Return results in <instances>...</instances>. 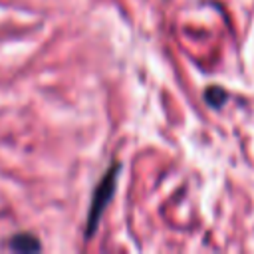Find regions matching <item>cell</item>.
Instances as JSON below:
<instances>
[{
  "instance_id": "6da1fadb",
  "label": "cell",
  "mask_w": 254,
  "mask_h": 254,
  "mask_svg": "<svg viewBox=\"0 0 254 254\" xmlns=\"http://www.w3.org/2000/svg\"><path fill=\"white\" fill-rule=\"evenodd\" d=\"M117 173H119V165L115 163L111 169H107V173L103 175V179L97 183L95 190H93V196H91V204H89V214H87V228H85V236L89 238L97 224H99V218L107 206V202L111 200L113 196V190H115V183H117Z\"/></svg>"
},
{
  "instance_id": "7a4b0ae2",
  "label": "cell",
  "mask_w": 254,
  "mask_h": 254,
  "mask_svg": "<svg viewBox=\"0 0 254 254\" xmlns=\"http://www.w3.org/2000/svg\"><path fill=\"white\" fill-rule=\"evenodd\" d=\"M8 246L16 252H38L42 248L40 240L34 236V234H28V232H20V234H14L10 240H8Z\"/></svg>"
},
{
  "instance_id": "3957f363",
  "label": "cell",
  "mask_w": 254,
  "mask_h": 254,
  "mask_svg": "<svg viewBox=\"0 0 254 254\" xmlns=\"http://www.w3.org/2000/svg\"><path fill=\"white\" fill-rule=\"evenodd\" d=\"M204 99L208 101V105H212V107H220V105L226 101V91L220 89V87H208L206 93H204Z\"/></svg>"
}]
</instances>
